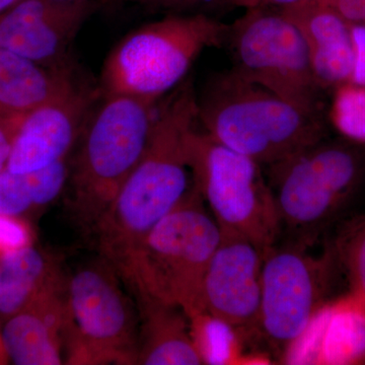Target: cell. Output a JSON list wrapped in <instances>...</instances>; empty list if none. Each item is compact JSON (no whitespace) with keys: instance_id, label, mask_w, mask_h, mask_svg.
<instances>
[{"instance_id":"cell-10","label":"cell","mask_w":365,"mask_h":365,"mask_svg":"<svg viewBox=\"0 0 365 365\" xmlns=\"http://www.w3.org/2000/svg\"><path fill=\"white\" fill-rule=\"evenodd\" d=\"M329 261L306 247L274 245L264 255L261 278L260 333L287 353L323 309Z\"/></svg>"},{"instance_id":"cell-21","label":"cell","mask_w":365,"mask_h":365,"mask_svg":"<svg viewBox=\"0 0 365 365\" xmlns=\"http://www.w3.org/2000/svg\"><path fill=\"white\" fill-rule=\"evenodd\" d=\"M192 339L204 364H227L235 353V333L227 324L207 313L188 317Z\"/></svg>"},{"instance_id":"cell-5","label":"cell","mask_w":365,"mask_h":365,"mask_svg":"<svg viewBox=\"0 0 365 365\" xmlns=\"http://www.w3.org/2000/svg\"><path fill=\"white\" fill-rule=\"evenodd\" d=\"M228 25L197 13L169 16L120 41L105 60L103 96H131L158 102L181 83L205 49L222 47Z\"/></svg>"},{"instance_id":"cell-18","label":"cell","mask_w":365,"mask_h":365,"mask_svg":"<svg viewBox=\"0 0 365 365\" xmlns=\"http://www.w3.org/2000/svg\"><path fill=\"white\" fill-rule=\"evenodd\" d=\"M56 263L34 245L0 256V317L18 314L47 288L63 281Z\"/></svg>"},{"instance_id":"cell-9","label":"cell","mask_w":365,"mask_h":365,"mask_svg":"<svg viewBox=\"0 0 365 365\" xmlns=\"http://www.w3.org/2000/svg\"><path fill=\"white\" fill-rule=\"evenodd\" d=\"M225 44L242 78L266 88L302 111L319 117V88L306 42L279 9H246L228 25Z\"/></svg>"},{"instance_id":"cell-12","label":"cell","mask_w":365,"mask_h":365,"mask_svg":"<svg viewBox=\"0 0 365 365\" xmlns=\"http://www.w3.org/2000/svg\"><path fill=\"white\" fill-rule=\"evenodd\" d=\"M101 97L100 88L76 81L63 95L26 114L14 137L6 170L26 174L71 158Z\"/></svg>"},{"instance_id":"cell-24","label":"cell","mask_w":365,"mask_h":365,"mask_svg":"<svg viewBox=\"0 0 365 365\" xmlns=\"http://www.w3.org/2000/svg\"><path fill=\"white\" fill-rule=\"evenodd\" d=\"M33 245V232L23 217L0 215V256Z\"/></svg>"},{"instance_id":"cell-23","label":"cell","mask_w":365,"mask_h":365,"mask_svg":"<svg viewBox=\"0 0 365 365\" xmlns=\"http://www.w3.org/2000/svg\"><path fill=\"white\" fill-rule=\"evenodd\" d=\"M337 250L356 297L365 302V217L352 220L343 228Z\"/></svg>"},{"instance_id":"cell-16","label":"cell","mask_w":365,"mask_h":365,"mask_svg":"<svg viewBox=\"0 0 365 365\" xmlns=\"http://www.w3.org/2000/svg\"><path fill=\"white\" fill-rule=\"evenodd\" d=\"M135 297L139 314L137 364H204L192 339L189 319L180 307L148 295Z\"/></svg>"},{"instance_id":"cell-14","label":"cell","mask_w":365,"mask_h":365,"mask_svg":"<svg viewBox=\"0 0 365 365\" xmlns=\"http://www.w3.org/2000/svg\"><path fill=\"white\" fill-rule=\"evenodd\" d=\"M278 9L302 34L319 88L350 83L354 63L351 24L319 0H299Z\"/></svg>"},{"instance_id":"cell-4","label":"cell","mask_w":365,"mask_h":365,"mask_svg":"<svg viewBox=\"0 0 365 365\" xmlns=\"http://www.w3.org/2000/svg\"><path fill=\"white\" fill-rule=\"evenodd\" d=\"M222 232L196 187L141 242L124 284L134 297L148 295L180 307L187 318L202 313V283Z\"/></svg>"},{"instance_id":"cell-26","label":"cell","mask_w":365,"mask_h":365,"mask_svg":"<svg viewBox=\"0 0 365 365\" xmlns=\"http://www.w3.org/2000/svg\"><path fill=\"white\" fill-rule=\"evenodd\" d=\"M354 63L350 83L365 88V25L351 24Z\"/></svg>"},{"instance_id":"cell-30","label":"cell","mask_w":365,"mask_h":365,"mask_svg":"<svg viewBox=\"0 0 365 365\" xmlns=\"http://www.w3.org/2000/svg\"><path fill=\"white\" fill-rule=\"evenodd\" d=\"M112 2H134V4L158 9V0H112Z\"/></svg>"},{"instance_id":"cell-3","label":"cell","mask_w":365,"mask_h":365,"mask_svg":"<svg viewBox=\"0 0 365 365\" xmlns=\"http://www.w3.org/2000/svg\"><path fill=\"white\" fill-rule=\"evenodd\" d=\"M198 122L218 143L263 167L323 138L319 117L250 83L232 69L216 76L198 98Z\"/></svg>"},{"instance_id":"cell-6","label":"cell","mask_w":365,"mask_h":365,"mask_svg":"<svg viewBox=\"0 0 365 365\" xmlns=\"http://www.w3.org/2000/svg\"><path fill=\"white\" fill-rule=\"evenodd\" d=\"M121 276L103 257L66 279L64 364H137L139 314Z\"/></svg>"},{"instance_id":"cell-19","label":"cell","mask_w":365,"mask_h":365,"mask_svg":"<svg viewBox=\"0 0 365 365\" xmlns=\"http://www.w3.org/2000/svg\"><path fill=\"white\" fill-rule=\"evenodd\" d=\"M69 158L26 174L4 170L0 175V215L25 216L52 203L66 189Z\"/></svg>"},{"instance_id":"cell-17","label":"cell","mask_w":365,"mask_h":365,"mask_svg":"<svg viewBox=\"0 0 365 365\" xmlns=\"http://www.w3.org/2000/svg\"><path fill=\"white\" fill-rule=\"evenodd\" d=\"M76 83L72 66H46L0 49V114L24 116Z\"/></svg>"},{"instance_id":"cell-13","label":"cell","mask_w":365,"mask_h":365,"mask_svg":"<svg viewBox=\"0 0 365 365\" xmlns=\"http://www.w3.org/2000/svg\"><path fill=\"white\" fill-rule=\"evenodd\" d=\"M96 1L21 0L0 14V49L46 66H71L69 48Z\"/></svg>"},{"instance_id":"cell-1","label":"cell","mask_w":365,"mask_h":365,"mask_svg":"<svg viewBox=\"0 0 365 365\" xmlns=\"http://www.w3.org/2000/svg\"><path fill=\"white\" fill-rule=\"evenodd\" d=\"M198 123V98L187 83L158 108L148 148L93 235L122 279L141 242L193 187L187 139Z\"/></svg>"},{"instance_id":"cell-27","label":"cell","mask_w":365,"mask_h":365,"mask_svg":"<svg viewBox=\"0 0 365 365\" xmlns=\"http://www.w3.org/2000/svg\"><path fill=\"white\" fill-rule=\"evenodd\" d=\"M341 14L350 24L365 25V0H319Z\"/></svg>"},{"instance_id":"cell-33","label":"cell","mask_w":365,"mask_h":365,"mask_svg":"<svg viewBox=\"0 0 365 365\" xmlns=\"http://www.w3.org/2000/svg\"><path fill=\"white\" fill-rule=\"evenodd\" d=\"M62 1H97V0H62ZM104 1L112 2V0H104Z\"/></svg>"},{"instance_id":"cell-22","label":"cell","mask_w":365,"mask_h":365,"mask_svg":"<svg viewBox=\"0 0 365 365\" xmlns=\"http://www.w3.org/2000/svg\"><path fill=\"white\" fill-rule=\"evenodd\" d=\"M350 83L339 86L331 116L343 135L365 143V88Z\"/></svg>"},{"instance_id":"cell-7","label":"cell","mask_w":365,"mask_h":365,"mask_svg":"<svg viewBox=\"0 0 365 365\" xmlns=\"http://www.w3.org/2000/svg\"><path fill=\"white\" fill-rule=\"evenodd\" d=\"M187 153L194 186L222 232L265 252L273 247L281 225L263 165L196 127L187 139Z\"/></svg>"},{"instance_id":"cell-31","label":"cell","mask_w":365,"mask_h":365,"mask_svg":"<svg viewBox=\"0 0 365 365\" xmlns=\"http://www.w3.org/2000/svg\"><path fill=\"white\" fill-rule=\"evenodd\" d=\"M21 0H0V14H4L7 9L16 6Z\"/></svg>"},{"instance_id":"cell-20","label":"cell","mask_w":365,"mask_h":365,"mask_svg":"<svg viewBox=\"0 0 365 365\" xmlns=\"http://www.w3.org/2000/svg\"><path fill=\"white\" fill-rule=\"evenodd\" d=\"M365 361V302L356 297L330 307L318 364H355Z\"/></svg>"},{"instance_id":"cell-28","label":"cell","mask_w":365,"mask_h":365,"mask_svg":"<svg viewBox=\"0 0 365 365\" xmlns=\"http://www.w3.org/2000/svg\"><path fill=\"white\" fill-rule=\"evenodd\" d=\"M222 2H228V0H158V9H206L220 6Z\"/></svg>"},{"instance_id":"cell-15","label":"cell","mask_w":365,"mask_h":365,"mask_svg":"<svg viewBox=\"0 0 365 365\" xmlns=\"http://www.w3.org/2000/svg\"><path fill=\"white\" fill-rule=\"evenodd\" d=\"M64 292L66 279L47 288L6 319L1 337L9 361L18 365L64 364Z\"/></svg>"},{"instance_id":"cell-32","label":"cell","mask_w":365,"mask_h":365,"mask_svg":"<svg viewBox=\"0 0 365 365\" xmlns=\"http://www.w3.org/2000/svg\"><path fill=\"white\" fill-rule=\"evenodd\" d=\"M9 361L6 348H4V342H2L1 330H0V365L9 364Z\"/></svg>"},{"instance_id":"cell-25","label":"cell","mask_w":365,"mask_h":365,"mask_svg":"<svg viewBox=\"0 0 365 365\" xmlns=\"http://www.w3.org/2000/svg\"><path fill=\"white\" fill-rule=\"evenodd\" d=\"M25 116L0 114V175L6 169L14 137Z\"/></svg>"},{"instance_id":"cell-2","label":"cell","mask_w":365,"mask_h":365,"mask_svg":"<svg viewBox=\"0 0 365 365\" xmlns=\"http://www.w3.org/2000/svg\"><path fill=\"white\" fill-rule=\"evenodd\" d=\"M158 102L113 95L101 97L69 158L67 208L85 234L96 225L148 148Z\"/></svg>"},{"instance_id":"cell-11","label":"cell","mask_w":365,"mask_h":365,"mask_svg":"<svg viewBox=\"0 0 365 365\" xmlns=\"http://www.w3.org/2000/svg\"><path fill=\"white\" fill-rule=\"evenodd\" d=\"M265 253L245 237L222 232L203 278L204 313L241 335L260 332L262 266Z\"/></svg>"},{"instance_id":"cell-8","label":"cell","mask_w":365,"mask_h":365,"mask_svg":"<svg viewBox=\"0 0 365 365\" xmlns=\"http://www.w3.org/2000/svg\"><path fill=\"white\" fill-rule=\"evenodd\" d=\"M267 168L281 232L306 248L339 213L359 177L351 150L321 141Z\"/></svg>"},{"instance_id":"cell-29","label":"cell","mask_w":365,"mask_h":365,"mask_svg":"<svg viewBox=\"0 0 365 365\" xmlns=\"http://www.w3.org/2000/svg\"><path fill=\"white\" fill-rule=\"evenodd\" d=\"M299 0H228V4L235 6L244 7V9H253V7H279L287 6L288 4H294Z\"/></svg>"}]
</instances>
